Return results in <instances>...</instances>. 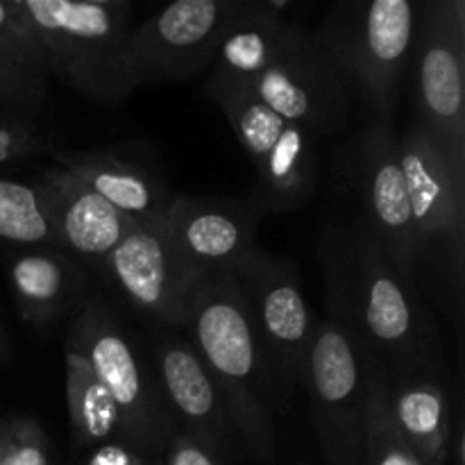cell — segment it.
Segmentation results:
<instances>
[{
  "mask_svg": "<svg viewBox=\"0 0 465 465\" xmlns=\"http://www.w3.org/2000/svg\"><path fill=\"white\" fill-rule=\"evenodd\" d=\"M336 318L354 331L391 381L436 380L440 341L416 280L404 277L366 223L325 252Z\"/></svg>",
  "mask_w": 465,
  "mask_h": 465,
  "instance_id": "1",
  "label": "cell"
},
{
  "mask_svg": "<svg viewBox=\"0 0 465 465\" xmlns=\"http://www.w3.org/2000/svg\"><path fill=\"white\" fill-rule=\"evenodd\" d=\"M186 327L239 440L254 459L271 463L275 457L271 404L277 384L234 277L216 275L203 282Z\"/></svg>",
  "mask_w": 465,
  "mask_h": 465,
  "instance_id": "2",
  "label": "cell"
},
{
  "mask_svg": "<svg viewBox=\"0 0 465 465\" xmlns=\"http://www.w3.org/2000/svg\"><path fill=\"white\" fill-rule=\"evenodd\" d=\"M0 54L36 94L48 98V62L16 0H0Z\"/></svg>",
  "mask_w": 465,
  "mask_h": 465,
  "instance_id": "25",
  "label": "cell"
},
{
  "mask_svg": "<svg viewBox=\"0 0 465 465\" xmlns=\"http://www.w3.org/2000/svg\"><path fill=\"white\" fill-rule=\"evenodd\" d=\"M50 157L89 191L139 225L162 221L171 200L166 184L143 163L114 150H57Z\"/></svg>",
  "mask_w": 465,
  "mask_h": 465,
  "instance_id": "18",
  "label": "cell"
},
{
  "mask_svg": "<svg viewBox=\"0 0 465 465\" xmlns=\"http://www.w3.org/2000/svg\"><path fill=\"white\" fill-rule=\"evenodd\" d=\"M104 268L141 313L168 327H186L195 293L207 280L186 263L162 221L136 223Z\"/></svg>",
  "mask_w": 465,
  "mask_h": 465,
  "instance_id": "13",
  "label": "cell"
},
{
  "mask_svg": "<svg viewBox=\"0 0 465 465\" xmlns=\"http://www.w3.org/2000/svg\"><path fill=\"white\" fill-rule=\"evenodd\" d=\"M361 465H425L404 443L391 420L389 375L372 357L368 372L366 431H363Z\"/></svg>",
  "mask_w": 465,
  "mask_h": 465,
  "instance_id": "24",
  "label": "cell"
},
{
  "mask_svg": "<svg viewBox=\"0 0 465 465\" xmlns=\"http://www.w3.org/2000/svg\"><path fill=\"white\" fill-rule=\"evenodd\" d=\"M0 465H50L48 440L35 418H7Z\"/></svg>",
  "mask_w": 465,
  "mask_h": 465,
  "instance_id": "27",
  "label": "cell"
},
{
  "mask_svg": "<svg viewBox=\"0 0 465 465\" xmlns=\"http://www.w3.org/2000/svg\"><path fill=\"white\" fill-rule=\"evenodd\" d=\"M213 103L225 114L257 171V186L250 198L262 216L295 212L312 203L321 175L316 139L271 112L248 89L223 94Z\"/></svg>",
  "mask_w": 465,
  "mask_h": 465,
  "instance_id": "8",
  "label": "cell"
},
{
  "mask_svg": "<svg viewBox=\"0 0 465 465\" xmlns=\"http://www.w3.org/2000/svg\"><path fill=\"white\" fill-rule=\"evenodd\" d=\"M84 465H145V457L123 440H109L95 448Z\"/></svg>",
  "mask_w": 465,
  "mask_h": 465,
  "instance_id": "30",
  "label": "cell"
},
{
  "mask_svg": "<svg viewBox=\"0 0 465 465\" xmlns=\"http://www.w3.org/2000/svg\"><path fill=\"white\" fill-rule=\"evenodd\" d=\"M248 91L312 139L343 132L350 123L352 95L313 32L300 23H286L275 54Z\"/></svg>",
  "mask_w": 465,
  "mask_h": 465,
  "instance_id": "9",
  "label": "cell"
},
{
  "mask_svg": "<svg viewBox=\"0 0 465 465\" xmlns=\"http://www.w3.org/2000/svg\"><path fill=\"white\" fill-rule=\"evenodd\" d=\"M68 343L84 354L116 404L123 443L143 457L148 452H166L177 434L175 418L163 400L159 381L153 384L116 318L100 302H89L77 316Z\"/></svg>",
  "mask_w": 465,
  "mask_h": 465,
  "instance_id": "7",
  "label": "cell"
},
{
  "mask_svg": "<svg viewBox=\"0 0 465 465\" xmlns=\"http://www.w3.org/2000/svg\"><path fill=\"white\" fill-rule=\"evenodd\" d=\"M53 153V141L32 118L0 114V166Z\"/></svg>",
  "mask_w": 465,
  "mask_h": 465,
  "instance_id": "26",
  "label": "cell"
},
{
  "mask_svg": "<svg viewBox=\"0 0 465 465\" xmlns=\"http://www.w3.org/2000/svg\"><path fill=\"white\" fill-rule=\"evenodd\" d=\"M7 280L18 313L30 325H48L77 302L84 272L59 248H18L7 259Z\"/></svg>",
  "mask_w": 465,
  "mask_h": 465,
  "instance_id": "19",
  "label": "cell"
},
{
  "mask_svg": "<svg viewBox=\"0 0 465 465\" xmlns=\"http://www.w3.org/2000/svg\"><path fill=\"white\" fill-rule=\"evenodd\" d=\"M366 225L393 266L409 280H416L418 241L413 227L407 182L398 159V132L393 121H372L359 148Z\"/></svg>",
  "mask_w": 465,
  "mask_h": 465,
  "instance_id": "15",
  "label": "cell"
},
{
  "mask_svg": "<svg viewBox=\"0 0 465 465\" xmlns=\"http://www.w3.org/2000/svg\"><path fill=\"white\" fill-rule=\"evenodd\" d=\"M389 409L395 430L425 465H445L452 445L450 400L436 380H389Z\"/></svg>",
  "mask_w": 465,
  "mask_h": 465,
  "instance_id": "21",
  "label": "cell"
},
{
  "mask_svg": "<svg viewBox=\"0 0 465 465\" xmlns=\"http://www.w3.org/2000/svg\"><path fill=\"white\" fill-rule=\"evenodd\" d=\"M0 98L7 103V107L12 109L18 116L32 118L45 103L48 98H44L41 94H36L21 75L12 68V64L0 54Z\"/></svg>",
  "mask_w": 465,
  "mask_h": 465,
  "instance_id": "28",
  "label": "cell"
},
{
  "mask_svg": "<svg viewBox=\"0 0 465 465\" xmlns=\"http://www.w3.org/2000/svg\"><path fill=\"white\" fill-rule=\"evenodd\" d=\"M5 434H7V420H0V454H3V443H5Z\"/></svg>",
  "mask_w": 465,
  "mask_h": 465,
  "instance_id": "32",
  "label": "cell"
},
{
  "mask_svg": "<svg viewBox=\"0 0 465 465\" xmlns=\"http://www.w3.org/2000/svg\"><path fill=\"white\" fill-rule=\"evenodd\" d=\"M163 454H166V465H218V459H213L212 454L204 452L200 445L182 434L173 436Z\"/></svg>",
  "mask_w": 465,
  "mask_h": 465,
  "instance_id": "29",
  "label": "cell"
},
{
  "mask_svg": "<svg viewBox=\"0 0 465 465\" xmlns=\"http://www.w3.org/2000/svg\"><path fill=\"white\" fill-rule=\"evenodd\" d=\"M413 41V121L465 171V3L420 0Z\"/></svg>",
  "mask_w": 465,
  "mask_h": 465,
  "instance_id": "6",
  "label": "cell"
},
{
  "mask_svg": "<svg viewBox=\"0 0 465 465\" xmlns=\"http://www.w3.org/2000/svg\"><path fill=\"white\" fill-rule=\"evenodd\" d=\"M262 212L252 198L171 195L162 223L191 268L203 277L230 275L254 252Z\"/></svg>",
  "mask_w": 465,
  "mask_h": 465,
  "instance_id": "14",
  "label": "cell"
},
{
  "mask_svg": "<svg viewBox=\"0 0 465 465\" xmlns=\"http://www.w3.org/2000/svg\"><path fill=\"white\" fill-rule=\"evenodd\" d=\"M39 186L59 250L95 268L107 266L109 254L136 223L86 189L62 166L50 168Z\"/></svg>",
  "mask_w": 465,
  "mask_h": 465,
  "instance_id": "17",
  "label": "cell"
},
{
  "mask_svg": "<svg viewBox=\"0 0 465 465\" xmlns=\"http://www.w3.org/2000/svg\"><path fill=\"white\" fill-rule=\"evenodd\" d=\"M416 23L413 0H341L313 35L350 95L357 94L375 121H395Z\"/></svg>",
  "mask_w": 465,
  "mask_h": 465,
  "instance_id": "4",
  "label": "cell"
},
{
  "mask_svg": "<svg viewBox=\"0 0 465 465\" xmlns=\"http://www.w3.org/2000/svg\"><path fill=\"white\" fill-rule=\"evenodd\" d=\"M0 114H14V112H12V109H9V107H7V103H5V100H3V98H0ZM16 116H18V114H16Z\"/></svg>",
  "mask_w": 465,
  "mask_h": 465,
  "instance_id": "33",
  "label": "cell"
},
{
  "mask_svg": "<svg viewBox=\"0 0 465 465\" xmlns=\"http://www.w3.org/2000/svg\"><path fill=\"white\" fill-rule=\"evenodd\" d=\"M398 159L411 203L418 263L439 257L461 280L465 171L454 166L443 145L413 118L398 134Z\"/></svg>",
  "mask_w": 465,
  "mask_h": 465,
  "instance_id": "11",
  "label": "cell"
},
{
  "mask_svg": "<svg viewBox=\"0 0 465 465\" xmlns=\"http://www.w3.org/2000/svg\"><path fill=\"white\" fill-rule=\"evenodd\" d=\"M154 363L163 400L175 425L182 427L177 434L193 440L213 459L227 452L239 436L193 345L162 336L154 343Z\"/></svg>",
  "mask_w": 465,
  "mask_h": 465,
  "instance_id": "16",
  "label": "cell"
},
{
  "mask_svg": "<svg viewBox=\"0 0 465 465\" xmlns=\"http://www.w3.org/2000/svg\"><path fill=\"white\" fill-rule=\"evenodd\" d=\"M372 354L341 318L316 325L304 363L313 427L330 465H361Z\"/></svg>",
  "mask_w": 465,
  "mask_h": 465,
  "instance_id": "5",
  "label": "cell"
},
{
  "mask_svg": "<svg viewBox=\"0 0 465 465\" xmlns=\"http://www.w3.org/2000/svg\"><path fill=\"white\" fill-rule=\"evenodd\" d=\"M239 0H177L130 30L134 86L204 75L218 54Z\"/></svg>",
  "mask_w": 465,
  "mask_h": 465,
  "instance_id": "10",
  "label": "cell"
},
{
  "mask_svg": "<svg viewBox=\"0 0 465 465\" xmlns=\"http://www.w3.org/2000/svg\"><path fill=\"white\" fill-rule=\"evenodd\" d=\"M35 30L50 77L98 104H121L136 91L130 73L132 3L16 0Z\"/></svg>",
  "mask_w": 465,
  "mask_h": 465,
  "instance_id": "3",
  "label": "cell"
},
{
  "mask_svg": "<svg viewBox=\"0 0 465 465\" xmlns=\"http://www.w3.org/2000/svg\"><path fill=\"white\" fill-rule=\"evenodd\" d=\"M9 359V339H7V331H5L3 322H0V363L7 361Z\"/></svg>",
  "mask_w": 465,
  "mask_h": 465,
  "instance_id": "31",
  "label": "cell"
},
{
  "mask_svg": "<svg viewBox=\"0 0 465 465\" xmlns=\"http://www.w3.org/2000/svg\"><path fill=\"white\" fill-rule=\"evenodd\" d=\"M230 275L248 300L275 384L280 389L300 384L316 322L295 266L254 250Z\"/></svg>",
  "mask_w": 465,
  "mask_h": 465,
  "instance_id": "12",
  "label": "cell"
},
{
  "mask_svg": "<svg viewBox=\"0 0 465 465\" xmlns=\"http://www.w3.org/2000/svg\"><path fill=\"white\" fill-rule=\"evenodd\" d=\"M286 23L289 21L277 18L263 0H239V9L223 35L216 59L209 68V98L250 89L275 54Z\"/></svg>",
  "mask_w": 465,
  "mask_h": 465,
  "instance_id": "20",
  "label": "cell"
},
{
  "mask_svg": "<svg viewBox=\"0 0 465 465\" xmlns=\"http://www.w3.org/2000/svg\"><path fill=\"white\" fill-rule=\"evenodd\" d=\"M66 363V404L71 416L73 445L75 450L104 445L121 434V416L91 363L75 345L66 343L64 350Z\"/></svg>",
  "mask_w": 465,
  "mask_h": 465,
  "instance_id": "22",
  "label": "cell"
},
{
  "mask_svg": "<svg viewBox=\"0 0 465 465\" xmlns=\"http://www.w3.org/2000/svg\"><path fill=\"white\" fill-rule=\"evenodd\" d=\"M0 245L59 248L39 182L0 177Z\"/></svg>",
  "mask_w": 465,
  "mask_h": 465,
  "instance_id": "23",
  "label": "cell"
}]
</instances>
